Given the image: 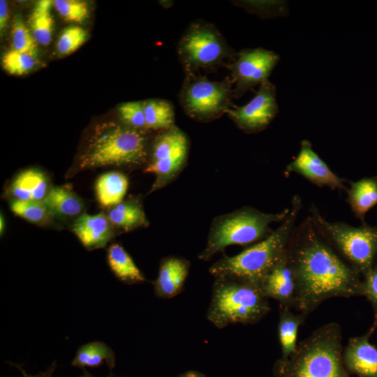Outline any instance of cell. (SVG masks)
Returning a JSON list of instances; mask_svg holds the SVG:
<instances>
[{
	"label": "cell",
	"mask_w": 377,
	"mask_h": 377,
	"mask_svg": "<svg viewBox=\"0 0 377 377\" xmlns=\"http://www.w3.org/2000/svg\"><path fill=\"white\" fill-rule=\"evenodd\" d=\"M236 54L216 27L203 20L191 23L177 45V55L185 73L227 68Z\"/></svg>",
	"instance_id": "obj_8"
},
{
	"label": "cell",
	"mask_w": 377,
	"mask_h": 377,
	"mask_svg": "<svg viewBox=\"0 0 377 377\" xmlns=\"http://www.w3.org/2000/svg\"><path fill=\"white\" fill-rule=\"evenodd\" d=\"M108 217L112 225L125 231L148 226L145 212L136 200H128L112 207Z\"/></svg>",
	"instance_id": "obj_24"
},
{
	"label": "cell",
	"mask_w": 377,
	"mask_h": 377,
	"mask_svg": "<svg viewBox=\"0 0 377 377\" xmlns=\"http://www.w3.org/2000/svg\"><path fill=\"white\" fill-rule=\"evenodd\" d=\"M53 6L59 15L68 22L83 23L89 16L86 1L80 0H55Z\"/></svg>",
	"instance_id": "obj_30"
},
{
	"label": "cell",
	"mask_w": 377,
	"mask_h": 377,
	"mask_svg": "<svg viewBox=\"0 0 377 377\" xmlns=\"http://www.w3.org/2000/svg\"><path fill=\"white\" fill-rule=\"evenodd\" d=\"M0 223H1V225H0V230H1V234L3 233V230H4V221H3V217L2 216V215H1V220H0Z\"/></svg>",
	"instance_id": "obj_39"
},
{
	"label": "cell",
	"mask_w": 377,
	"mask_h": 377,
	"mask_svg": "<svg viewBox=\"0 0 377 377\" xmlns=\"http://www.w3.org/2000/svg\"><path fill=\"white\" fill-rule=\"evenodd\" d=\"M79 377H96V376L91 375L86 369H82V374L80 375ZM108 377H110V376H108Z\"/></svg>",
	"instance_id": "obj_38"
},
{
	"label": "cell",
	"mask_w": 377,
	"mask_h": 377,
	"mask_svg": "<svg viewBox=\"0 0 377 377\" xmlns=\"http://www.w3.org/2000/svg\"><path fill=\"white\" fill-rule=\"evenodd\" d=\"M260 290L266 298L277 301L279 306L294 308L297 286L287 251L267 275Z\"/></svg>",
	"instance_id": "obj_15"
},
{
	"label": "cell",
	"mask_w": 377,
	"mask_h": 377,
	"mask_svg": "<svg viewBox=\"0 0 377 377\" xmlns=\"http://www.w3.org/2000/svg\"><path fill=\"white\" fill-rule=\"evenodd\" d=\"M177 377H205V375L196 371H189Z\"/></svg>",
	"instance_id": "obj_37"
},
{
	"label": "cell",
	"mask_w": 377,
	"mask_h": 377,
	"mask_svg": "<svg viewBox=\"0 0 377 377\" xmlns=\"http://www.w3.org/2000/svg\"><path fill=\"white\" fill-rule=\"evenodd\" d=\"M8 364L10 366L15 367L19 370L24 377H52L53 374L57 368V362L54 361L44 371H40L36 374L31 375L23 369L22 366L19 364H15L11 362H8Z\"/></svg>",
	"instance_id": "obj_35"
},
{
	"label": "cell",
	"mask_w": 377,
	"mask_h": 377,
	"mask_svg": "<svg viewBox=\"0 0 377 377\" xmlns=\"http://www.w3.org/2000/svg\"><path fill=\"white\" fill-rule=\"evenodd\" d=\"M343 348L340 325L327 323L300 341L290 356L276 360L273 377H352L343 365Z\"/></svg>",
	"instance_id": "obj_3"
},
{
	"label": "cell",
	"mask_w": 377,
	"mask_h": 377,
	"mask_svg": "<svg viewBox=\"0 0 377 377\" xmlns=\"http://www.w3.org/2000/svg\"><path fill=\"white\" fill-rule=\"evenodd\" d=\"M287 254L296 280L294 308L306 317L330 298L363 296L362 276L337 253L309 216L294 228Z\"/></svg>",
	"instance_id": "obj_1"
},
{
	"label": "cell",
	"mask_w": 377,
	"mask_h": 377,
	"mask_svg": "<svg viewBox=\"0 0 377 377\" xmlns=\"http://www.w3.org/2000/svg\"><path fill=\"white\" fill-rule=\"evenodd\" d=\"M10 209L16 215L34 223L44 221L50 214L42 201L15 200Z\"/></svg>",
	"instance_id": "obj_32"
},
{
	"label": "cell",
	"mask_w": 377,
	"mask_h": 377,
	"mask_svg": "<svg viewBox=\"0 0 377 377\" xmlns=\"http://www.w3.org/2000/svg\"><path fill=\"white\" fill-rule=\"evenodd\" d=\"M375 319H377V318H375Z\"/></svg>",
	"instance_id": "obj_40"
},
{
	"label": "cell",
	"mask_w": 377,
	"mask_h": 377,
	"mask_svg": "<svg viewBox=\"0 0 377 377\" xmlns=\"http://www.w3.org/2000/svg\"><path fill=\"white\" fill-rule=\"evenodd\" d=\"M108 265L121 282L135 284L146 281V278L127 251L119 244H112L107 252Z\"/></svg>",
	"instance_id": "obj_20"
},
{
	"label": "cell",
	"mask_w": 377,
	"mask_h": 377,
	"mask_svg": "<svg viewBox=\"0 0 377 377\" xmlns=\"http://www.w3.org/2000/svg\"><path fill=\"white\" fill-rule=\"evenodd\" d=\"M302 206L300 197L294 195L289 212L278 228L241 253L223 256L210 267V274L215 279L235 280L260 289L267 275L286 253Z\"/></svg>",
	"instance_id": "obj_2"
},
{
	"label": "cell",
	"mask_w": 377,
	"mask_h": 377,
	"mask_svg": "<svg viewBox=\"0 0 377 377\" xmlns=\"http://www.w3.org/2000/svg\"><path fill=\"white\" fill-rule=\"evenodd\" d=\"M270 311L260 290L241 281L215 279L207 318L218 329L231 324H254Z\"/></svg>",
	"instance_id": "obj_5"
},
{
	"label": "cell",
	"mask_w": 377,
	"mask_h": 377,
	"mask_svg": "<svg viewBox=\"0 0 377 377\" xmlns=\"http://www.w3.org/2000/svg\"><path fill=\"white\" fill-rule=\"evenodd\" d=\"M10 188L16 200L43 201L47 193V179L38 170H27L14 179Z\"/></svg>",
	"instance_id": "obj_19"
},
{
	"label": "cell",
	"mask_w": 377,
	"mask_h": 377,
	"mask_svg": "<svg viewBox=\"0 0 377 377\" xmlns=\"http://www.w3.org/2000/svg\"><path fill=\"white\" fill-rule=\"evenodd\" d=\"M189 267L188 261L184 258L175 256L164 258L153 283L156 296L170 299L179 294L183 290Z\"/></svg>",
	"instance_id": "obj_16"
},
{
	"label": "cell",
	"mask_w": 377,
	"mask_h": 377,
	"mask_svg": "<svg viewBox=\"0 0 377 377\" xmlns=\"http://www.w3.org/2000/svg\"><path fill=\"white\" fill-rule=\"evenodd\" d=\"M12 49L21 52L37 54V42L29 27L19 15L15 16L11 29Z\"/></svg>",
	"instance_id": "obj_28"
},
{
	"label": "cell",
	"mask_w": 377,
	"mask_h": 377,
	"mask_svg": "<svg viewBox=\"0 0 377 377\" xmlns=\"http://www.w3.org/2000/svg\"><path fill=\"white\" fill-rule=\"evenodd\" d=\"M147 156L148 138L145 131L109 121L94 129L80 158L79 167H133L145 163Z\"/></svg>",
	"instance_id": "obj_4"
},
{
	"label": "cell",
	"mask_w": 377,
	"mask_h": 377,
	"mask_svg": "<svg viewBox=\"0 0 377 377\" xmlns=\"http://www.w3.org/2000/svg\"><path fill=\"white\" fill-rule=\"evenodd\" d=\"M313 222L337 251L361 276H366L377 258V226L366 223L355 227L343 222H330L314 205L309 209Z\"/></svg>",
	"instance_id": "obj_7"
},
{
	"label": "cell",
	"mask_w": 377,
	"mask_h": 377,
	"mask_svg": "<svg viewBox=\"0 0 377 377\" xmlns=\"http://www.w3.org/2000/svg\"><path fill=\"white\" fill-rule=\"evenodd\" d=\"M232 85L230 77L215 82L198 73H185L179 94L180 105L191 118L199 121H212L232 106Z\"/></svg>",
	"instance_id": "obj_9"
},
{
	"label": "cell",
	"mask_w": 377,
	"mask_h": 377,
	"mask_svg": "<svg viewBox=\"0 0 377 377\" xmlns=\"http://www.w3.org/2000/svg\"><path fill=\"white\" fill-rule=\"evenodd\" d=\"M377 328V319L364 334L350 338L343 348V365L348 373L356 377H377V347L370 342Z\"/></svg>",
	"instance_id": "obj_14"
},
{
	"label": "cell",
	"mask_w": 377,
	"mask_h": 377,
	"mask_svg": "<svg viewBox=\"0 0 377 377\" xmlns=\"http://www.w3.org/2000/svg\"><path fill=\"white\" fill-rule=\"evenodd\" d=\"M87 32L79 26L65 28L60 34L57 50L61 55H68L77 50L87 39Z\"/></svg>",
	"instance_id": "obj_31"
},
{
	"label": "cell",
	"mask_w": 377,
	"mask_h": 377,
	"mask_svg": "<svg viewBox=\"0 0 377 377\" xmlns=\"http://www.w3.org/2000/svg\"><path fill=\"white\" fill-rule=\"evenodd\" d=\"M346 192L352 212L362 223H365L366 214L377 205V176L351 182Z\"/></svg>",
	"instance_id": "obj_18"
},
{
	"label": "cell",
	"mask_w": 377,
	"mask_h": 377,
	"mask_svg": "<svg viewBox=\"0 0 377 377\" xmlns=\"http://www.w3.org/2000/svg\"><path fill=\"white\" fill-rule=\"evenodd\" d=\"M50 214L72 216L77 215L83 205L79 198L63 187H52L43 200Z\"/></svg>",
	"instance_id": "obj_26"
},
{
	"label": "cell",
	"mask_w": 377,
	"mask_h": 377,
	"mask_svg": "<svg viewBox=\"0 0 377 377\" xmlns=\"http://www.w3.org/2000/svg\"><path fill=\"white\" fill-rule=\"evenodd\" d=\"M112 224L103 213L82 214L73 225V230L82 244L89 250L104 247L113 236Z\"/></svg>",
	"instance_id": "obj_17"
},
{
	"label": "cell",
	"mask_w": 377,
	"mask_h": 377,
	"mask_svg": "<svg viewBox=\"0 0 377 377\" xmlns=\"http://www.w3.org/2000/svg\"><path fill=\"white\" fill-rule=\"evenodd\" d=\"M363 296L370 302L377 318V258L369 273L362 277Z\"/></svg>",
	"instance_id": "obj_34"
},
{
	"label": "cell",
	"mask_w": 377,
	"mask_h": 377,
	"mask_svg": "<svg viewBox=\"0 0 377 377\" xmlns=\"http://www.w3.org/2000/svg\"><path fill=\"white\" fill-rule=\"evenodd\" d=\"M36 61V54L11 49L3 54L2 65L8 73L22 75L29 73L35 67Z\"/></svg>",
	"instance_id": "obj_29"
},
{
	"label": "cell",
	"mask_w": 377,
	"mask_h": 377,
	"mask_svg": "<svg viewBox=\"0 0 377 377\" xmlns=\"http://www.w3.org/2000/svg\"><path fill=\"white\" fill-rule=\"evenodd\" d=\"M279 111L276 100V87L268 80L260 85L256 96L244 106L232 105L226 114L245 133L264 130Z\"/></svg>",
	"instance_id": "obj_12"
},
{
	"label": "cell",
	"mask_w": 377,
	"mask_h": 377,
	"mask_svg": "<svg viewBox=\"0 0 377 377\" xmlns=\"http://www.w3.org/2000/svg\"><path fill=\"white\" fill-rule=\"evenodd\" d=\"M9 19V8L5 0L0 1V32L3 34Z\"/></svg>",
	"instance_id": "obj_36"
},
{
	"label": "cell",
	"mask_w": 377,
	"mask_h": 377,
	"mask_svg": "<svg viewBox=\"0 0 377 377\" xmlns=\"http://www.w3.org/2000/svg\"><path fill=\"white\" fill-rule=\"evenodd\" d=\"M52 6L53 1H38L29 17L30 30L37 43L41 45H48L52 40L54 24Z\"/></svg>",
	"instance_id": "obj_25"
},
{
	"label": "cell",
	"mask_w": 377,
	"mask_h": 377,
	"mask_svg": "<svg viewBox=\"0 0 377 377\" xmlns=\"http://www.w3.org/2000/svg\"><path fill=\"white\" fill-rule=\"evenodd\" d=\"M286 176L296 173L319 186L332 190L347 191L345 179L336 175L313 149L311 143L304 140L297 156L286 168Z\"/></svg>",
	"instance_id": "obj_13"
},
{
	"label": "cell",
	"mask_w": 377,
	"mask_h": 377,
	"mask_svg": "<svg viewBox=\"0 0 377 377\" xmlns=\"http://www.w3.org/2000/svg\"><path fill=\"white\" fill-rule=\"evenodd\" d=\"M279 60L272 51L263 48L243 49L227 66L235 84L233 98H239L247 91L266 80Z\"/></svg>",
	"instance_id": "obj_11"
},
{
	"label": "cell",
	"mask_w": 377,
	"mask_h": 377,
	"mask_svg": "<svg viewBox=\"0 0 377 377\" xmlns=\"http://www.w3.org/2000/svg\"><path fill=\"white\" fill-rule=\"evenodd\" d=\"M188 145L186 135L176 126L156 137L150 161L145 169L156 176L150 193L164 187L177 177L187 159Z\"/></svg>",
	"instance_id": "obj_10"
},
{
	"label": "cell",
	"mask_w": 377,
	"mask_h": 377,
	"mask_svg": "<svg viewBox=\"0 0 377 377\" xmlns=\"http://www.w3.org/2000/svg\"><path fill=\"white\" fill-rule=\"evenodd\" d=\"M105 362L112 370L115 367V354L106 343L94 341L80 346L71 364L81 369L98 367Z\"/></svg>",
	"instance_id": "obj_21"
},
{
	"label": "cell",
	"mask_w": 377,
	"mask_h": 377,
	"mask_svg": "<svg viewBox=\"0 0 377 377\" xmlns=\"http://www.w3.org/2000/svg\"><path fill=\"white\" fill-rule=\"evenodd\" d=\"M127 177L121 172H110L99 177L96 183L98 202L105 207H114L122 202L128 189Z\"/></svg>",
	"instance_id": "obj_23"
},
{
	"label": "cell",
	"mask_w": 377,
	"mask_h": 377,
	"mask_svg": "<svg viewBox=\"0 0 377 377\" xmlns=\"http://www.w3.org/2000/svg\"><path fill=\"white\" fill-rule=\"evenodd\" d=\"M117 110L123 124L135 129L147 130L143 101L121 103L119 105Z\"/></svg>",
	"instance_id": "obj_33"
},
{
	"label": "cell",
	"mask_w": 377,
	"mask_h": 377,
	"mask_svg": "<svg viewBox=\"0 0 377 377\" xmlns=\"http://www.w3.org/2000/svg\"><path fill=\"white\" fill-rule=\"evenodd\" d=\"M145 117L147 129L168 130L175 126L173 104L163 99H149L143 101Z\"/></svg>",
	"instance_id": "obj_27"
},
{
	"label": "cell",
	"mask_w": 377,
	"mask_h": 377,
	"mask_svg": "<svg viewBox=\"0 0 377 377\" xmlns=\"http://www.w3.org/2000/svg\"><path fill=\"white\" fill-rule=\"evenodd\" d=\"M289 210L288 207L272 214L247 207L217 217L210 228L206 246L198 258L207 261L228 246H244L263 239L273 231L270 226L281 223Z\"/></svg>",
	"instance_id": "obj_6"
},
{
	"label": "cell",
	"mask_w": 377,
	"mask_h": 377,
	"mask_svg": "<svg viewBox=\"0 0 377 377\" xmlns=\"http://www.w3.org/2000/svg\"><path fill=\"white\" fill-rule=\"evenodd\" d=\"M306 318L300 313H293L290 308L279 306L278 335L281 357L286 358L295 351L299 327Z\"/></svg>",
	"instance_id": "obj_22"
}]
</instances>
